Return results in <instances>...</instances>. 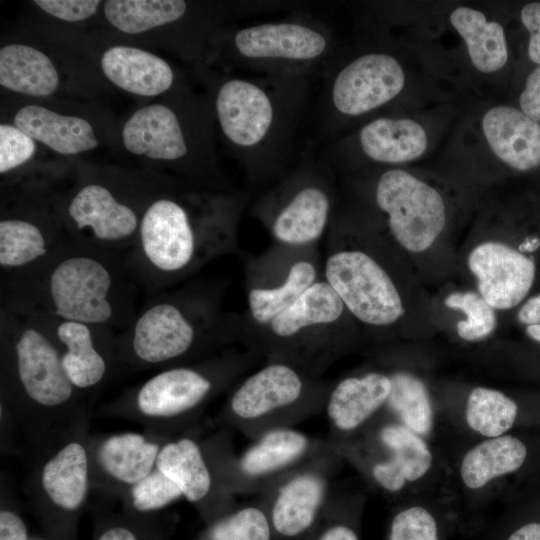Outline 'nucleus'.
I'll use <instances>...</instances> for the list:
<instances>
[{
  "label": "nucleus",
  "instance_id": "aec40b11",
  "mask_svg": "<svg viewBox=\"0 0 540 540\" xmlns=\"http://www.w3.org/2000/svg\"><path fill=\"white\" fill-rule=\"evenodd\" d=\"M467 264L483 299L495 310L517 306L530 291L536 273L533 260L499 241H485L469 253Z\"/></svg>",
  "mask_w": 540,
  "mask_h": 540
},
{
  "label": "nucleus",
  "instance_id": "a19ab883",
  "mask_svg": "<svg viewBox=\"0 0 540 540\" xmlns=\"http://www.w3.org/2000/svg\"><path fill=\"white\" fill-rule=\"evenodd\" d=\"M36 152L35 140L15 125H0V173L28 162Z\"/></svg>",
  "mask_w": 540,
  "mask_h": 540
},
{
  "label": "nucleus",
  "instance_id": "a211bd4d",
  "mask_svg": "<svg viewBox=\"0 0 540 540\" xmlns=\"http://www.w3.org/2000/svg\"><path fill=\"white\" fill-rule=\"evenodd\" d=\"M215 109L220 128L236 147L256 150L269 140L279 120L273 94L262 85L234 78L218 89Z\"/></svg>",
  "mask_w": 540,
  "mask_h": 540
},
{
  "label": "nucleus",
  "instance_id": "6e6552de",
  "mask_svg": "<svg viewBox=\"0 0 540 540\" xmlns=\"http://www.w3.org/2000/svg\"><path fill=\"white\" fill-rule=\"evenodd\" d=\"M215 471L233 496L262 495L279 481L331 449L327 439L295 427L269 431L236 454L232 432L220 428L204 436Z\"/></svg>",
  "mask_w": 540,
  "mask_h": 540
},
{
  "label": "nucleus",
  "instance_id": "f03ea898",
  "mask_svg": "<svg viewBox=\"0 0 540 540\" xmlns=\"http://www.w3.org/2000/svg\"><path fill=\"white\" fill-rule=\"evenodd\" d=\"M116 253L68 238L38 271L2 285L1 299L52 319L124 331L137 314L128 279L134 274Z\"/></svg>",
  "mask_w": 540,
  "mask_h": 540
},
{
  "label": "nucleus",
  "instance_id": "de8ad7c7",
  "mask_svg": "<svg viewBox=\"0 0 540 540\" xmlns=\"http://www.w3.org/2000/svg\"><path fill=\"white\" fill-rule=\"evenodd\" d=\"M96 540H142L135 527L126 524H114L106 527Z\"/></svg>",
  "mask_w": 540,
  "mask_h": 540
},
{
  "label": "nucleus",
  "instance_id": "72a5a7b5",
  "mask_svg": "<svg viewBox=\"0 0 540 540\" xmlns=\"http://www.w3.org/2000/svg\"><path fill=\"white\" fill-rule=\"evenodd\" d=\"M187 8L180 0H109L104 15L117 30L139 34L179 20Z\"/></svg>",
  "mask_w": 540,
  "mask_h": 540
},
{
  "label": "nucleus",
  "instance_id": "6ab92c4d",
  "mask_svg": "<svg viewBox=\"0 0 540 540\" xmlns=\"http://www.w3.org/2000/svg\"><path fill=\"white\" fill-rule=\"evenodd\" d=\"M44 317L51 326L64 371L73 386L82 394L100 387L119 363L113 332L85 323Z\"/></svg>",
  "mask_w": 540,
  "mask_h": 540
},
{
  "label": "nucleus",
  "instance_id": "dca6fc26",
  "mask_svg": "<svg viewBox=\"0 0 540 540\" xmlns=\"http://www.w3.org/2000/svg\"><path fill=\"white\" fill-rule=\"evenodd\" d=\"M156 467L177 485L183 498L213 521L234 509V496L221 484L198 428L169 438Z\"/></svg>",
  "mask_w": 540,
  "mask_h": 540
},
{
  "label": "nucleus",
  "instance_id": "20e7f679",
  "mask_svg": "<svg viewBox=\"0 0 540 540\" xmlns=\"http://www.w3.org/2000/svg\"><path fill=\"white\" fill-rule=\"evenodd\" d=\"M241 320L225 314L212 293L159 296L115 336L119 363L164 369L215 356L240 341Z\"/></svg>",
  "mask_w": 540,
  "mask_h": 540
},
{
  "label": "nucleus",
  "instance_id": "b1692460",
  "mask_svg": "<svg viewBox=\"0 0 540 540\" xmlns=\"http://www.w3.org/2000/svg\"><path fill=\"white\" fill-rule=\"evenodd\" d=\"M234 47L247 60L306 63L322 57L328 39L320 30L299 22L263 23L240 29Z\"/></svg>",
  "mask_w": 540,
  "mask_h": 540
},
{
  "label": "nucleus",
  "instance_id": "3c124183",
  "mask_svg": "<svg viewBox=\"0 0 540 540\" xmlns=\"http://www.w3.org/2000/svg\"><path fill=\"white\" fill-rule=\"evenodd\" d=\"M527 335L540 343V325H529L526 327Z\"/></svg>",
  "mask_w": 540,
  "mask_h": 540
},
{
  "label": "nucleus",
  "instance_id": "f3484780",
  "mask_svg": "<svg viewBox=\"0 0 540 540\" xmlns=\"http://www.w3.org/2000/svg\"><path fill=\"white\" fill-rule=\"evenodd\" d=\"M169 438L145 430L142 433L91 434L92 490L122 499L156 468L160 450Z\"/></svg>",
  "mask_w": 540,
  "mask_h": 540
},
{
  "label": "nucleus",
  "instance_id": "8fccbe9b",
  "mask_svg": "<svg viewBox=\"0 0 540 540\" xmlns=\"http://www.w3.org/2000/svg\"><path fill=\"white\" fill-rule=\"evenodd\" d=\"M508 540H540V523H529L520 527Z\"/></svg>",
  "mask_w": 540,
  "mask_h": 540
},
{
  "label": "nucleus",
  "instance_id": "c03bdc74",
  "mask_svg": "<svg viewBox=\"0 0 540 540\" xmlns=\"http://www.w3.org/2000/svg\"><path fill=\"white\" fill-rule=\"evenodd\" d=\"M518 103L524 114L540 124V65L526 77Z\"/></svg>",
  "mask_w": 540,
  "mask_h": 540
},
{
  "label": "nucleus",
  "instance_id": "c9c22d12",
  "mask_svg": "<svg viewBox=\"0 0 540 540\" xmlns=\"http://www.w3.org/2000/svg\"><path fill=\"white\" fill-rule=\"evenodd\" d=\"M517 412L516 403L501 391L476 387L467 399L466 421L482 436L495 438L513 426Z\"/></svg>",
  "mask_w": 540,
  "mask_h": 540
},
{
  "label": "nucleus",
  "instance_id": "423d86ee",
  "mask_svg": "<svg viewBox=\"0 0 540 540\" xmlns=\"http://www.w3.org/2000/svg\"><path fill=\"white\" fill-rule=\"evenodd\" d=\"M333 383L282 361L265 364L228 391L216 424L254 440L295 425L324 411Z\"/></svg>",
  "mask_w": 540,
  "mask_h": 540
},
{
  "label": "nucleus",
  "instance_id": "39448f33",
  "mask_svg": "<svg viewBox=\"0 0 540 540\" xmlns=\"http://www.w3.org/2000/svg\"><path fill=\"white\" fill-rule=\"evenodd\" d=\"M260 356L229 348L210 358L161 369L96 410L100 417L125 419L145 431L174 437L197 428L206 407L228 391Z\"/></svg>",
  "mask_w": 540,
  "mask_h": 540
},
{
  "label": "nucleus",
  "instance_id": "2f4dec72",
  "mask_svg": "<svg viewBox=\"0 0 540 540\" xmlns=\"http://www.w3.org/2000/svg\"><path fill=\"white\" fill-rule=\"evenodd\" d=\"M0 84L13 92L45 97L58 88L59 74L42 51L12 43L0 50Z\"/></svg>",
  "mask_w": 540,
  "mask_h": 540
},
{
  "label": "nucleus",
  "instance_id": "f8f14e48",
  "mask_svg": "<svg viewBox=\"0 0 540 540\" xmlns=\"http://www.w3.org/2000/svg\"><path fill=\"white\" fill-rule=\"evenodd\" d=\"M317 245L274 244L247 268V317L241 330L266 325L320 279Z\"/></svg>",
  "mask_w": 540,
  "mask_h": 540
},
{
  "label": "nucleus",
  "instance_id": "c756f323",
  "mask_svg": "<svg viewBox=\"0 0 540 540\" xmlns=\"http://www.w3.org/2000/svg\"><path fill=\"white\" fill-rule=\"evenodd\" d=\"M451 27L461 38L471 66L482 75H495L509 61L504 27L483 11L457 6L449 14Z\"/></svg>",
  "mask_w": 540,
  "mask_h": 540
},
{
  "label": "nucleus",
  "instance_id": "393cba45",
  "mask_svg": "<svg viewBox=\"0 0 540 540\" xmlns=\"http://www.w3.org/2000/svg\"><path fill=\"white\" fill-rule=\"evenodd\" d=\"M390 376L378 371L347 376L333 383L324 411L331 445L343 443L359 431L387 404L391 392Z\"/></svg>",
  "mask_w": 540,
  "mask_h": 540
},
{
  "label": "nucleus",
  "instance_id": "1a4fd4ad",
  "mask_svg": "<svg viewBox=\"0 0 540 540\" xmlns=\"http://www.w3.org/2000/svg\"><path fill=\"white\" fill-rule=\"evenodd\" d=\"M90 416L89 408H83L61 435L35 454L30 494L51 517L69 521L92 490Z\"/></svg>",
  "mask_w": 540,
  "mask_h": 540
},
{
  "label": "nucleus",
  "instance_id": "a18cd8bd",
  "mask_svg": "<svg viewBox=\"0 0 540 540\" xmlns=\"http://www.w3.org/2000/svg\"><path fill=\"white\" fill-rule=\"evenodd\" d=\"M0 540H27V528L14 510L4 507L0 511Z\"/></svg>",
  "mask_w": 540,
  "mask_h": 540
},
{
  "label": "nucleus",
  "instance_id": "c85d7f7f",
  "mask_svg": "<svg viewBox=\"0 0 540 540\" xmlns=\"http://www.w3.org/2000/svg\"><path fill=\"white\" fill-rule=\"evenodd\" d=\"M100 64L113 84L140 96L162 94L174 81L173 70L164 59L133 46L110 47L103 53Z\"/></svg>",
  "mask_w": 540,
  "mask_h": 540
},
{
  "label": "nucleus",
  "instance_id": "58836bf2",
  "mask_svg": "<svg viewBox=\"0 0 540 540\" xmlns=\"http://www.w3.org/2000/svg\"><path fill=\"white\" fill-rule=\"evenodd\" d=\"M183 498L177 485L157 467L135 484L122 498L131 512L159 511Z\"/></svg>",
  "mask_w": 540,
  "mask_h": 540
},
{
  "label": "nucleus",
  "instance_id": "0eeeda50",
  "mask_svg": "<svg viewBox=\"0 0 540 540\" xmlns=\"http://www.w3.org/2000/svg\"><path fill=\"white\" fill-rule=\"evenodd\" d=\"M346 314L340 297L320 278L266 325L242 329L240 342L266 361L323 376L340 351L338 331Z\"/></svg>",
  "mask_w": 540,
  "mask_h": 540
},
{
  "label": "nucleus",
  "instance_id": "5701e85b",
  "mask_svg": "<svg viewBox=\"0 0 540 540\" xmlns=\"http://www.w3.org/2000/svg\"><path fill=\"white\" fill-rule=\"evenodd\" d=\"M331 207L327 189L320 183L307 181L283 194L264 221L276 244L313 246L327 229Z\"/></svg>",
  "mask_w": 540,
  "mask_h": 540
},
{
  "label": "nucleus",
  "instance_id": "f257e3e1",
  "mask_svg": "<svg viewBox=\"0 0 540 540\" xmlns=\"http://www.w3.org/2000/svg\"><path fill=\"white\" fill-rule=\"evenodd\" d=\"M0 404L36 454L85 408L84 394L68 379L48 320L1 299Z\"/></svg>",
  "mask_w": 540,
  "mask_h": 540
},
{
  "label": "nucleus",
  "instance_id": "ddd939ff",
  "mask_svg": "<svg viewBox=\"0 0 540 540\" xmlns=\"http://www.w3.org/2000/svg\"><path fill=\"white\" fill-rule=\"evenodd\" d=\"M143 211L110 186L87 182L67 201L64 220L73 241L114 252L130 251Z\"/></svg>",
  "mask_w": 540,
  "mask_h": 540
},
{
  "label": "nucleus",
  "instance_id": "f704fd0d",
  "mask_svg": "<svg viewBox=\"0 0 540 540\" xmlns=\"http://www.w3.org/2000/svg\"><path fill=\"white\" fill-rule=\"evenodd\" d=\"M389 376L392 387L386 405L401 424L420 436H428L433 426V409L425 384L407 372Z\"/></svg>",
  "mask_w": 540,
  "mask_h": 540
},
{
  "label": "nucleus",
  "instance_id": "9d476101",
  "mask_svg": "<svg viewBox=\"0 0 540 540\" xmlns=\"http://www.w3.org/2000/svg\"><path fill=\"white\" fill-rule=\"evenodd\" d=\"M322 271L349 315L360 323L387 327L404 315L395 282L368 251L344 244L331 233Z\"/></svg>",
  "mask_w": 540,
  "mask_h": 540
},
{
  "label": "nucleus",
  "instance_id": "09e8293b",
  "mask_svg": "<svg viewBox=\"0 0 540 540\" xmlns=\"http://www.w3.org/2000/svg\"><path fill=\"white\" fill-rule=\"evenodd\" d=\"M518 320L527 326L540 325V293L529 298L518 311Z\"/></svg>",
  "mask_w": 540,
  "mask_h": 540
},
{
  "label": "nucleus",
  "instance_id": "ea45409f",
  "mask_svg": "<svg viewBox=\"0 0 540 540\" xmlns=\"http://www.w3.org/2000/svg\"><path fill=\"white\" fill-rule=\"evenodd\" d=\"M389 540H438L436 521L422 507L402 510L393 518Z\"/></svg>",
  "mask_w": 540,
  "mask_h": 540
},
{
  "label": "nucleus",
  "instance_id": "4c0bfd02",
  "mask_svg": "<svg viewBox=\"0 0 540 540\" xmlns=\"http://www.w3.org/2000/svg\"><path fill=\"white\" fill-rule=\"evenodd\" d=\"M445 305L460 310L466 319L458 321L456 330L465 341H479L488 337L496 328L497 318L493 309L483 297L473 291L453 292L444 301Z\"/></svg>",
  "mask_w": 540,
  "mask_h": 540
},
{
  "label": "nucleus",
  "instance_id": "49530a36",
  "mask_svg": "<svg viewBox=\"0 0 540 540\" xmlns=\"http://www.w3.org/2000/svg\"><path fill=\"white\" fill-rule=\"evenodd\" d=\"M315 540H359L356 532L349 525L335 522L324 526Z\"/></svg>",
  "mask_w": 540,
  "mask_h": 540
},
{
  "label": "nucleus",
  "instance_id": "7ed1b4c3",
  "mask_svg": "<svg viewBox=\"0 0 540 540\" xmlns=\"http://www.w3.org/2000/svg\"><path fill=\"white\" fill-rule=\"evenodd\" d=\"M237 213V203L223 198L151 200L126 258L131 271L151 290L188 277L235 250Z\"/></svg>",
  "mask_w": 540,
  "mask_h": 540
},
{
  "label": "nucleus",
  "instance_id": "4be33fe9",
  "mask_svg": "<svg viewBox=\"0 0 540 540\" xmlns=\"http://www.w3.org/2000/svg\"><path fill=\"white\" fill-rule=\"evenodd\" d=\"M477 122L487 156L518 172L540 167V124L519 107L491 105L483 110Z\"/></svg>",
  "mask_w": 540,
  "mask_h": 540
},
{
  "label": "nucleus",
  "instance_id": "cd10ccee",
  "mask_svg": "<svg viewBox=\"0 0 540 540\" xmlns=\"http://www.w3.org/2000/svg\"><path fill=\"white\" fill-rule=\"evenodd\" d=\"M122 142L130 153L158 161L180 160L189 150L177 114L164 104L136 110L124 123Z\"/></svg>",
  "mask_w": 540,
  "mask_h": 540
},
{
  "label": "nucleus",
  "instance_id": "473e14b6",
  "mask_svg": "<svg viewBox=\"0 0 540 540\" xmlns=\"http://www.w3.org/2000/svg\"><path fill=\"white\" fill-rule=\"evenodd\" d=\"M527 456L525 444L511 435L489 438L464 456L460 474L470 489H479L491 480L519 469Z\"/></svg>",
  "mask_w": 540,
  "mask_h": 540
},
{
  "label": "nucleus",
  "instance_id": "7c9ffc66",
  "mask_svg": "<svg viewBox=\"0 0 540 540\" xmlns=\"http://www.w3.org/2000/svg\"><path fill=\"white\" fill-rule=\"evenodd\" d=\"M14 125L35 141L62 155H75L97 147L93 126L84 118L59 114L46 107L29 104L20 108Z\"/></svg>",
  "mask_w": 540,
  "mask_h": 540
},
{
  "label": "nucleus",
  "instance_id": "2eb2a0df",
  "mask_svg": "<svg viewBox=\"0 0 540 540\" xmlns=\"http://www.w3.org/2000/svg\"><path fill=\"white\" fill-rule=\"evenodd\" d=\"M339 456L331 447L261 495L273 532L295 538L314 526L330 500V483Z\"/></svg>",
  "mask_w": 540,
  "mask_h": 540
},
{
  "label": "nucleus",
  "instance_id": "bb28decb",
  "mask_svg": "<svg viewBox=\"0 0 540 540\" xmlns=\"http://www.w3.org/2000/svg\"><path fill=\"white\" fill-rule=\"evenodd\" d=\"M385 458L374 460L369 468L371 478L383 490L395 493L407 482L423 477L432 465V454L423 438L403 424L388 423L377 432Z\"/></svg>",
  "mask_w": 540,
  "mask_h": 540
},
{
  "label": "nucleus",
  "instance_id": "412c9836",
  "mask_svg": "<svg viewBox=\"0 0 540 540\" xmlns=\"http://www.w3.org/2000/svg\"><path fill=\"white\" fill-rule=\"evenodd\" d=\"M60 226L39 217L11 215L0 220L1 284H10L43 267L65 244Z\"/></svg>",
  "mask_w": 540,
  "mask_h": 540
},
{
  "label": "nucleus",
  "instance_id": "4468645a",
  "mask_svg": "<svg viewBox=\"0 0 540 540\" xmlns=\"http://www.w3.org/2000/svg\"><path fill=\"white\" fill-rule=\"evenodd\" d=\"M410 82L409 69L399 56L386 51L364 53L337 72L331 103L341 116H365L398 99Z\"/></svg>",
  "mask_w": 540,
  "mask_h": 540
},
{
  "label": "nucleus",
  "instance_id": "a878e982",
  "mask_svg": "<svg viewBox=\"0 0 540 540\" xmlns=\"http://www.w3.org/2000/svg\"><path fill=\"white\" fill-rule=\"evenodd\" d=\"M427 124L411 116H380L358 131L357 144L372 162L397 167L422 158L430 150Z\"/></svg>",
  "mask_w": 540,
  "mask_h": 540
},
{
  "label": "nucleus",
  "instance_id": "79ce46f5",
  "mask_svg": "<svg viewBox=\"0 0 540 540\" xmlns=\"http://www.w3.org/2000/svg\"><path fill=\"white\" fill-rule=\"evenodd\" d=\"M33 3L45 13L69 22L88 19L100 5L98 0H36Z\"/></svg>",
  "mask_w": 540,
  "mask_h": 540
},
{
  "label": "nucleus",
  "instance_id": "e433bc0d",
  "mask_svg": "<svg viewBox=\"0 0 540 540\" xmlns=\"http://www.w3.org/2000/svg\"><path fill=\"white\" fill-rule=\"evenodd\" d=\"M273 529L264 505L236 508L216 519L203 540H271Z\"/></svg>",
  "mask_w": 540,
  "mask_h": 540
},
{
  "label": "nucleus",
  "instance_id": "9b49d317",
  "mask_svg": "<svg viewBox=\"0 0 540 540\" xmlns=\"http://www.w3.org/2000/svg\"><path fill=\"white\" fill-rule=\"evenodd\" d=\"M374 200L394 240L406 251L429 249L447 222L442 194L407 169L391 167L378 177Z\"/></svg>",
  "mask_w": 540,
  "mask_h": 540
},
{
  "label": "nucleus",
  "instance_id": "37998d69",
  "mask_svg": "<svg viewBox=\"0 0 540 540\" xmlns=\"http://www.w3.org/2000/svg\"><path fill=\"white\" fill-rule=\"evenodd\" d=\"M520 20L529 34L528 57L540 65V2L525 4L520 10Z\"/></svg>",
  "mask_w": 540,
  "mask_h": 540
}]
</instances>
